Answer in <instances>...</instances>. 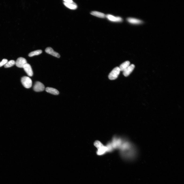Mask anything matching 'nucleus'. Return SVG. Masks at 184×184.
I'll list each match as a JSON object with an SVG mask.
<instances>
[{
	"label": "nucleus",
	"mask_w": 184,
	"mask_h": 184,
	"mask_svg": "<svg viewBox=\"0 0 184 184\" xmlns=\"http://www.w3.org/2000/svg\"><path fill=\"white\" fill-rule=\"evenodd\" d=\"M45 90L48 93L55 95H57L59 94V92L58 90L53 88L47 87L46 88Z\"/></svg>",
	"instance_id": "9d476101"
},
{
	"label": "nucleus",
	"mask_w": 184,
	"mask_h": 184,
	"mask_svg": "<svg viewBox=\"0 0 184 184\" xmlns=\"http://www.w3.org/2000/svg\"><path fill=\"white\" fill-rule=\"evenodd\" d=\"M127 21L130 23L134 24H139L142 23L141 20L134 18H128L127 19Z\"/></svg>",
	"instance_id": "1a4fd4ad"
},
{
	"label": "nucleus",
	"mask_w": 184,
	"mask_h": 184,
	"mask_svg": "<svg viewBox=\"0 0 184 184\" xmlns=\"http://www.w3.org/2000/svg\"><path fill=\"white\" fill-rule=\"evenodd\" d=\"M120 72L119 67H117L115 68L109 74V79L111 80L116 79L118 77Z\"/></svg>",
	"instance_id": "f03ea898"
},
{
	"label": "nucleus",
	"mask_w": 184,
	"mask_h": 184,
	"mask_svg": "<svg viewBox=\"0 0 184 184\" xmlns=\"http://www.w3.org/2000/svg\"><path fill=\"white\" fill-rule=\"evenodd\" d=\"M106 17L109 21L112 22H120L123 21V19L121 17L115 16L111 14L106 15Z\"/></svg>",
	"instance_id": "39448f33"
},
{
	"label": "nucleus",
	"mask_w": 184,
	"mask_h": 184,
	"mask_svg": "<svg viewBox=\"0 0 184 184\" xmlns=\"http://www.w3.org/2000/svg\"><path fill=\"white\" fill-rule=\"evenodd\" d=\"M135 68V65L134 64H131L129 65V66L123 71V74L124 76L127 77L133 71Z\"/></svg>",
	"instance_id": "0eeeda50"
},
{
	"label": "nucleus",
	"mask_w": 184,
	"mask_h": 184,
	"mask_svg": "<svg viewBox=\"0 0 184 184\" xmlns=\"http://www.w3.org/2000/svg\"><path fill=\"white\" fill-rule=\"evenodd\" d=\"M23 68L27 73V75L30 77H32L33 75V72L31 65L28 63L26 64Z\"/></svg>",
	"instance_id": "423d86ee"
},
{
	"label": "nucleus",
	"mask_w": 184,
	"mask_h": 184,
	"mask_svg": "<svg viewBox=\"0 0 184 184\" xmlns=\"http://www.w3.org/2000/svg\"><path fill=\"white\" fill-rule=\"evenodd\" d=\"M130 62L129 61H126L123 63L119 67L120 71H123L130 65Z\"/></svg>",
	"instance_id": "4468645a"
},
{
	"label": "nucleus",
	"mask_w": 184,
	"mask_h": 184,
	"mask_svg": "<svg viewBox=\"0 0 184 184\" xmlns=\"http://www.w3.org/2000/svg\"><path fill=\"white\" fill-rule=\"evenodd\" d=\"M64 4L66 7L71 9L76 10L77 8V5L73 2L72 3H67L64 2Z\"/></svg>",
	"instance_id": "ddd939ff"
},
{
	"label": "nucleus",
	"mask_w": 184,
	"mask_h": 184,
	"mask_svg": "<svg viewBox=\"0 0 184 184\" xmlns=\"http://www.w3.org/2000/svg\"><path fill=\"white\" fill-rule=\"evenodd\" d=\"M27 63L26 60L22 57L19 58L15 62V64L16 66L19 68H23L24 66Z\"/></svg>",
	"instance_id": "7ed1b4c3"
},
{
	"label": "nucleus",
	"mask_w": 184,
	"mask_h": 184,
	"mask_svg": "<svg viewBox=\"0 0 184 184\" xmlns=\"http://www.w3.org/2000/svg\"><path fill=\"white\" fill-rule=\"evenodd\" d=\"M106 152H107V147L106 146L103 145L98 148L97 153L99 155H102L105 153Z\"/></svg>",
	"instance_id": "9b49d317"
},
{
	"label": "nucleus",
	"mask_w": 184,
	"mask_h": 184,
	"mask_svg": "<svg viewBox=\"0 0 184 184\" xmlns=\"http://www.w3.org/2000/svg\"><path fill=\"white\" fill-rule=\"evenodd\" d=\"M94 145L97 148L102 146L103 145L102 143L98 141H96L94 143Z\"/></svg>",
	"instance_id": "f3484780"
},
{
	"label": "nucleus",
	"mask_w": 184,
	"mask_h": 184,
	"mask_svg": "<svg viewBox=\"0 0 184 184\" xmlns=\"http://www.w3.org/2000/svg\"><path fill=\"white\" fill-rule=\"evenodd\" d=\"M34 90L36 92H42L45 89L44 85L39 82H37L34 84Z\"/></svg>",
	"instance_id": "20e7f679"
},
{
	"label": "nucleus",
	"mask_w": 184,
	"mask_h": 184,
	"mask_svg": "<svg viewBox=\"0 0 184 184\" xmlns=\"http://www.w3.org/2000/svg\"><path fill=\"white\" fill-rule=\"evenodd\" d=\"M64 1L67 3H72L73 1L72 0H64Z\"/></svg>",
	"instance_id": "6ab92c4d"
},
{
	"label": "nucleus",
	"mask_w": 184,
	"mask_h": 184,
	"mask_svg": "<svg viewBox=\"0 0 184 184\" xmlns=\"http://www.w3.org/2000/svg\"><path fill=\"white\" fill-rule=\"evenodd\" d=\"M45 51L47 53L51 54L54 57L60 58V54L54 51L53 49L50 47H48L46 49Z\"/></svg>",
	"instance_id": "6e6552de"
},
{
	"label": "nucleus",
	"mask_w": 184,
	"mask_h": 184,
	"mask_svg": "<svg viewBox=\"0 0 184 184\" xmlns=\"http://www.w3.org/2000/svg\"><path fill=\"white\" fill-rule=\"evenodd\" d=\"M42 51L41 50H37L32 52L29 54L28 56L30 57H32L34 56L38 55L41 54Z\"/></svg>",
	"instance_id": "2eb2a0df"
},
{
	"label": "nucleus",
	"mask_w": 184,
	"mask_h": 184,
	"mask_svg": "<svg viewBox=\"0 0 184 184\" xmlns=\"http://www.w3.org/2000/svg\"><path fill=\"white\" fill-rule=\"evenodd\" d=\"M8 62V60L6 59H4L0 62V67L5 65Z\"/></svg>",
	"instance_id": "a211bd4d"
},
{
	"label": "nucleus",
	"mask_w": 184,
	"mask_h": 184,
	"mask_svg": "<svg viewBox=\"0 0 184 184\" xmlns=\"http://www.w3.org/2000/svg\"><path fill=\"white\" fill-rule=\"evenodd\" d=\"M21 82L22 85L26 88H29L32 87V80L28 77L24 76L22 77L21 79Z\"/></svg>",
	"instance_id": "f257e3e1"
},
{
	"label": "nucleus",
	"mask_w": 184,
	"mask_h": 184,
	"mask_svg": "<svg viewBox=\"0 0 184 184\" xmlns=\"http://www.w3.org/2000/svg\"><path fill=\"white\" fill-rule=\"evenodd\" d=\"M15 64V61L14 60H11L8 61L4 65L5 68H8L12 67Z\"/></svg>",
	"instance_id": "dca6fc26"
},
{
	"label": "nucleus",
	"mask_w": 184,
	"mask_h": 184,
	"mask_svg": "<svg viewBox=\"0 0 184 184\" xmlns=\"http://www.w3.org/2000/svg\"><path fill=\"white\" fill-rule=\"evenodd\" d=\"M92 15L96 16L98 18H105L106 15L105 14L101 12L96 11L92 12L91 13Z\"/></svg>",
	"instance_id": "f8f14e48"
}]
</instances>
